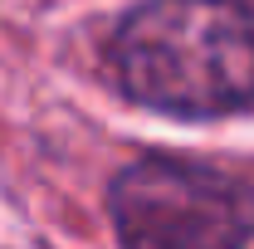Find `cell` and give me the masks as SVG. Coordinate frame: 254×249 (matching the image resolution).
<instances>
[{
	"instance_id": "obj_1",
	"label": "cell",
	"mask_w": 254,
	"mask_h": 249,
	"mask_svg": "<svg viewBox=\"0 0 254 249\" xmlns=\"http://www.w3.org/2000/svg\"><path fill=\"white\" fill-rule=\"evenodd\" d=\"M113 73L171 118H225L254 103V0H147L113 34Z\"/></svg>"
},
{
	"instance_id": "obj_2",
	"label": "cell",
	"mask_w": 254,
	"mask_h": 249,
	"mask_svg": "<svg viewBox=\"0 0 254 249\" xmlns=\"http://www.w3.org/2000/svg\"><path fill=\"white\" fill-rule=\"evenodd\" d=\"M123 249H245L254 186L186 156H142L108 190Z\"/></svg>"
}]
</instances>
